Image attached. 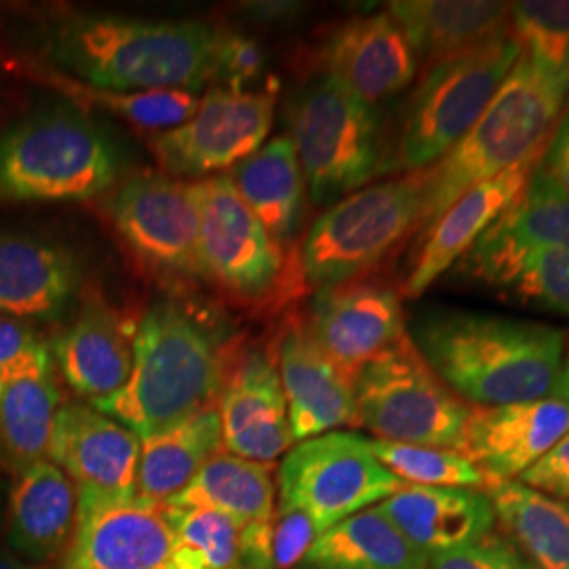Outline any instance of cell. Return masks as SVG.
<instances>
[{
	"label": "cell",
	"mask_w": 569,
	"mask_h": 569,
	"mask_svg": "<svg viewBox=\"0 0 569 569\" xmlns=\"http://www.w3.org/2000/svg\"><path fill=\"white\" fill-rule=\"evenodd\" d=\"M232 333L203 306L159 298L133 331V367L121 392L96 403L140 439L161 435L218 401Z\"/></svg>",
	"instance_id": "1"
},
{
	"label": "cell",
	"mask_w": 569,
	"mask_h": 569,
	"mask_svg": "<svg viewBox=\"0 0 569 569\" xmlns=\"http://www.w3.org/2000/svg\"><path fill=\"white\" fill-rule=\"evenodd\" d=\"M409 338L432 371L475 407L550 397L569 340L549 323L458 308L422 315Z\"/></svg>",
	"instance_id": "2"
},
{
	"label": "cell",
	"mask_w": 569,
	"mask_h": 569,
	"mask_svg": "<svg viewBox=\"0 0 569 569\" xmlns=\"http://www.w3.org/2000/svg\"><path fill=\"white\" fill-rule=\"evenodd\" d=\"M222 30L207 21L82 13L61 21L53 56L77 81L119 93H197L218 74Z\"/></svg>",
	"instance_id": "3"
},
{
	"label": "cell",
	"mask_w": 569,
	"mask_h": 569,
	"mask_svg": "<svg viewBox=\"0 0 569 569\" xmlns=\"http://www.w3.org/2000/svg\"><path fill=\"white\" fill-rule=\"evenodd\" d=\"M569 100V74L521 58L479 121L448 154L427 169L418 232L435 224L470 188L500 176L547 142Z\"/></svg>",
	"instance_id": "4"
},
{
	"label": "cell",
	"mask_w": 569,
	"mask_h": 569,
	"mask_svg": "<svg viewBox=\"0 0 569 569\" xmlns=\"http://www.w3.org/2000/svg\"><path fill=\"white\" fill-rule=\"evenodd\" d=\"M119 173L117 143L74 108L42 110L0 136V201H89Z\"/></svg>",
	"instance_id": "5"
},
{
	"label": "cell",
	"mask_w": 569,
	"mask_h": 569,
	"mask_svg": "<svg viewBox=\"0 0 569 569\" xmlns=\"http://www.w3.org/2000/svg\"><path fill=\"white\" fill-rule=\"evenodd\" d=\"M427 169L371 183L331 204L302 243V274L317 289L355 281L420 228Z\"/></svg>",
	"instance_id": "6"
},
{
	"label": "cell",
	"mask_w": 569,
	"mask_h": 569,
	"mask_svg": "<svg viewBox=\"0 0 569 569\" xmlns=\"http://www.w3.org/2000/svg\"><path fill=\"white\" fill-rule=\"evenodd\" d=\"M521 53V42L509 30L465 53L430 63L407 106L388 171L413 173L439 163L486 112Z\"/></svg>",
	"instance_id": "7"
},
{
	"label": "cell",
	"mask_w": 569,
	"mask_h": 569,
	"mask_svg": "<svg viewBox=\"0 0 569 569\" xmlns=\"http://www.w3.org/2000/svg\"><path fill=\"white\" fill-rule=\"evenodd\" d=\"M289 140L315 204H333L385 171L382 127L376 106L331 77L308 82L289 103Z\"/></svg>",
	"instance_id": "8"
},
{
	"label": "cell",
	"mask_w": 569,
	"mask_h": 569,
	"mask_svg": "<svg viewBox=\"0 0 569 569\" xmlns=\"http://www.w3.org/2000/svg\"><path fill=\"white\" fill-rule=\"evenodd\" d=\"M357 428L376 439L460 451L472 406L432 371L406 333L355 376Z\"/></svg>",
	"instance_id": "9"
},
{
	"label": "cell",
	"mask_w": 569,
	"mask_h": 569,
	"mask_svg": "<svg viewBox=\"0 0 569 569\" xmlns=\"http://www.w3.org/2000/svg\"><path fill=\"white\" fill-rule=\"evenodd\" d=\"M277 481L279 509L305 512L321 533L406 486L373 456L367 437L346 430L296 443L284 453Z\"/></svg>",
	"instance_id": "10"
},
{
	"label": "cell",
	"mask_w": 569,
	"mask_h": 569,
	"mask_svg": "<svg viewBox=\"0 0 569 569\" xmlns=\"http://www.w3.org/2000/svg\"><path fill=\"white\" fill-rule=\"evenodd\" d=\"M279 84L264 91L213 87L197 112L176 129L152 138V152L171 178H216L253 157L274 122Z\"/></svg>",
	"instance_id": "11"
},
{
	"label": "cell",
	"mask_w": 569,
	"mask_h": 569,
	"mask_svg": "<svg viewBox=\"0 0 569 569\" xmlns=\"http://www.w3.org/2000/svg\"><path fill=\"white\" fill-rule=\"evenodd\" d=\"M199 277L243 300H262L283 279V247L251 213L230 176L197 182Z\"/></svg>",
	"instance_id": "12"
},
{
	"label": "cell",
	"mask_w": 569,
	"mask_h": 569,
	"mask_svg": "<svg viewBox=\"0 0 569 569\" xmlns=\"http://www.w3.org/2000/svg\"><path fill=\"white\" fill-rule=\"evenodd\" d=\"M108 216L143 266L169 277H199L197 182L150 171L131 176L114 190Z\"/></svg>",
	"instance_id": "13"
},
{
	"label": "cell",
	"mask_w": 569,
	"mask_h": 569,
	"mask_svg": "<svg viewBox=\"0 0 569 569\" xmlns=\"http://www.w3.org/2000/svg\"><path fill=\"white\" fill-rule=\"evenodd\" d=\"M142 439L114 418L84 403L60 407L47 460L74 483L79 509L131 500Z\"/></svg>",
	"instance_id": "14"
},
{
	"label": "cell",
	"mask_w": 569,
	"mask_h": 569,
	"mask_svg": "<svg viewBox=\"0 0 569 569\" xmlns=\"http://www.w3.org/2000/svg\"><path fill=\"white\" fill-rule=\"evenodd\" d=\"M308 327L317 345L352 382L361 367L407 333L397 289L361 279L317 289Z\"/></svg>",
	"instance_id": "15"
},
{
	"label": "cell",
	"mask_w": 569,
	"mask_h": 569,
	"mask_svg": "<svg viewBox=\"0 0 569 569\" xmlns=\"http://www.w3.org/2000/svg\"><path fill=\"white\" fill-rule=\"evenodd\" d=\"M173 550L164 507L133 496L79 509L61 569H173Z\"/></svg>",
	"instance_id": "16"
},
{
	"label": "cell",
	"mask_w": 569,
	"mask_h": 569,
	"mask_svg": "<svg viewBox=\"0 0 569 569\" xmlns=\"http://www.w3.org/2000/svg\"><path fill=\"white\" fill-rule=\"evenodd\" d=\"M569 430V406L545 397L507 406L475 407L460 453L486 481H517Z\"/></svg>",
	"instance_id": "17"
},
{
	"label": "cell",
	"mask_w": 569,
	"mask_h": 569,
	"mask_svg": "<svg viewBox=\"0 0 569 569\" xmlns=\"http://www.w3.org/2000/svg\"><path fill=\"white\" fill-rule=\"evenodd\" d=\"M216 403L230 453L272 465L296 446L279 367L262 350H249L230 363Z\"/></svg>",
	"instance_id": "18"
},
{
	"label": "cell",
	"mask_w": 569,
	"mask_h": 569,
	"mask_svg": "<svg viewBox=\"0 0 569 569\" xmlns=\"http://www.w3.org/2000/svg\"><path fill=\"white\" fill-rule=\"evenodd\" d=\"M549 142V140H547ZM547 142L500 176L470 188L448 211L422 232V247L407 274L406 298H420L449 268L458 264L496 224L526 188Z\"/></svg>",
	"instance_id": "19"
},
{
	"label": "cell",
	"mask_w": 569,
	"mask_h": 569,
	"mask_svg": "<svg viewBox=\"0 0 569 569\" xmlns=\"http://www.w3.org/2000/svg\"><path fill=\"white\" fill-rule=\"evenodd\" d=\"M277 367L296 443L340 428H357L352 380L317 345L306 319L284 327Z\"/></svg>",
	"instance_id": "20"
},
{
	"label": "cell",
	"mask_w": 569,
	"mask_h": 569,
	"mask_svg": "<svg viewBox=\"0 0 569 569\" xmlns=\"http://www.w3.org/2000/svg\"><path fill=\"white\" fill-rule=\"evenodd\" d=\"M321 63L323 74L371 106L403 91L418 72L406 32L388 11L338 26L321 49Z\"/></svg>",
	"instance_id": "21"
},
{
	"label": "cell",
	"mask_w": 569,
	"mask_h": 569,
	"mask_svg": "<svg viewBox=\"0 0 569 569\" xmlns=\"http://www.w3.org/2000/svg\"><path fill=\"white\" fill-rule=\"evenodd\" d=\"M167 507H203L230 517L243 529L253 569H272L270 533L277 512L272 465L220 451Z\"/></svg>",
	"instance_id": "22"
},
{
	"label": "cell",
	"mask_w": 569,
	"mask_h": 569,
	"mask_svg": "<svg viewBox=\"0 0 569 569\" xmlns=\"http://www.w3.org/2000/svg\"><path fill=\"white\" fill-rule=\"evenodd\" d=\"M61 376L93 406L121 392L133 367V331L121 315L89 293L72 326L53 346Z\"/></svg>",
	"instance_id": "23"
},
{
	"label": "cell",
	"mask_w": 569,
	"mask_h": 569,
	"mask_svg": "<svg viewBox=\"0 0 569 569\" xmlns=\"http://www.w3.org/2000/svg\"><path fill=\"white\" fill-rule=\"evenodd\" d=\"M373 509L428 557L468 547L496 526L486 489L403 486Z\"/></svg>",
	"instance_id": "24"
},
{
	"label": "cell",
	"mask_w": 569,
	"mask_h": 569,
	"mask_svg": "<svg viewBox=\"0 0 569 569\" xmlns=\"http://www.w3.org/2000/svg\"><path fill=\"white\" fill-rule=\"evenodd\" d=\"M60 407L49 346L0 371V465L21 472L44 460Z\"/></svg>",
	"instance_id": "25"
},
{
	"label": "cell",
	"mask_w": 569,
	"mask_h": 569,
	"mask_svg": "<svg viewBox=\"0 0 569 569\" xmlns=\"http://www.w3.org/2000/svg\"><path fill=\"white\" fill-rule=\"evenodd\" d=\"M79 519V493L51 460L18 472L9 493L7 540L30 561H51L66 552Z\"/></svg>",
	"instance_id": "26"
},
{
	"label": "cell",
	"mask_w": 569,
	"mask_h": 569,
	"mask_svg": "<svg viewBox=\"0 0 569 569\" xmlns=\"http://www.w3.org/2000/svg\"><path fill=\"white\" fill-rule=\"evenodd\" d=\"M79 281V262L63 247L0 234V315L53 319L72 302Z\"/></svg>",
	"instance_id": "27"
},
{
	"label": "cell",
	"mask_w": 569,
	"mask_h": 569,
	"mask_svg": "<svg viewBox=\"0 0 569 569\" xmlns=\"http://www.w3.org/2000/svg\"><path fill=\"white\" fill-rule=\"evenodd\" d=\"M388 13L401 26L418 61L448 60L509 32L510 2L395 0Z\"/></svg>",
	"instance_id": "28"
},
{
	"label": "cell",
	"mask_w": 569,
	"mask_h": 569,
	"mask_svg": "<svg viewBox=\"0 0 569 569\" xmlns=\"http://www.w3.org/2000/svg\"><path fill=\"white\" fill-rule=\"evenodd\" d=\"M472 281L569 317V253L483 237L462 258Z\"/></svg>",
	"instance_id": "29"
},
{
	"label": "cell",
	"mask_w": 569,
	"mask_h": 569,
	"mask_svg": "<svg viewBox=\"0 0 569 569\" xmlns=\"http://www.w3.org/2000/svg\"><path fill=\"white\" fill-rule=\"evenodd\" d=\"M224 448L218 403L199 409L161 435L142 439L136 496L167 507Z\"/></svg>",
	"instance_id": "30"
},
{
	"label": "cell",
	"mask_w": 569,
	"mask_h": 569,
	"mask_svg": "<svg viewBox=\"0 0 569 569\" xmlns=\"http://www.w3.org/2000/svg\"><path fill=\"white\" fill-rule=\"evenodd\" d=\"M232 182L266 232L284 247L305 218L306 182L289 136L266 142L253 157L234 167Z\"/></svg>",
	"instance_id": "31"
},
{
	"label": "cell",
	"mask_w": 569,
	"mask_h": 569,
	"mask_svg": "<svg viewBox=\"0 0 569 569\" xmlns=\"http://www.w3.org/2000/svg\"><path fill=\"white\" fill-rule=\"evenodd\" d=\"M296 569H428V555L367 509L323 531Z\"/></svg>",
	"instance_id": "32"
},
{
	"label": "cell",
	"mask_w": 569,
	"mask_h": 569,
	"mask_svg": "<svg viewBox=\"0 0 569 569\" xmlns=\"http://www.w3.org/2000/svg\"><path fill=\"white\" fill-rule=\"evenodd\" d=\"M486 493L509 540L533 569H569V505L521 481H491Z\"/></svg>",
	"instance_id": "33"
},
{
	"label": "cell",
	"mask_w": 569,
	"mask_h": 569,
	"mask_svg": "<svg viewBox=\"0 0 569 569\" xmlns=\"http://www.w3.org/2000/svg\"><path fill=\"white\" fill-rule=\"evenodd\" d=\"M483 237L569 253V197L538 161L517 201Z\"/></svg>",
	"instance_id": "34"
},
{
	"label": "cell",
	"mask_w": 569,
	"mask_h": 569,
	"mask_svg": "<svg viewBox=\"0 0 569 569\" xmlns=\"http://www.w3.org/2000/svg\"><path fill=\"white\" fill-rule=\"evenodd\" d=\"M173 529V569H253L243 529L230 517L203 507H164Z\"/></svg>",
	"instance_id": "35"
},
{
	"label": "cell",
	"mask_w": 569,
	"mask_h": 569,
	"mask_svg": "<svg viewBox=\"0 0 569 569\" xmlns=\"http://www.w3.org/2000/svg\"><path fill=\"white\" fill-rule=\"evenodd\" d=\"M58 87L66 96L74 98L82 106L103 110L121 121L150 131H169L188 121L201 98L188 91H143V93H119L96 89L77 79H60Z\"/></svg>",
	"instance_id": "36"
},
{
	"label": "cell",
	"mask_w": 569,
	"mask_h": 569,
	"mask_svg": "<svg viewBox=\"0 0 569 569\" xmlns=\"http://www.w3.org/2000/svg\"><path fill=\"white\" fill-rule=\"evenodd\" d=\"M369 448L406 486L472 489L488 486L483 472L453 449L407 446L382 439H369Z\"/></svg>",
	"instance_id": "37"
},
{
	"label": "cell",
	"mask_w": 569,
	"mask_h": 569,
	"mask_svg": "<svg viewBox=\"0 0 569 569\" xmlns=\"http://www.w3.org/2000/svg\"><path fill=\"white\" fill-rule=\"evenodd\" d=\"M509 26L529 58L569 74V0L510 2Z\"/></svg>",
	"instance_id": "38"
},
{
	"label": "cell",
	"mask_w": 569,
	"mask_h": 569,
	"mask_svg": "<svg viewBox=\"0 0 569 569\" xmlns=\"http://www.w3.org/2000/svg\"><path fill=\"white\" fill-rule=\"evenodd\" d=\"M428 569H533L509 538L496 536L462 547V549L437 552L428 557Z\"/></svg>",
	"instance_id": "39"
},
{
	"label": "cell",
	"mask_w": 569,
	"mask_h": 569,
	"mask_svg": "<svg viewBox=\"0 0 569 569\" xmlns=\"http://www.w3.org/2000/svg\"><path fill=\"white\" fill-rule=\"evenodd\" d=\"M321 536V529L315 526L305 512L293 509H279L274 512L272 533H270V563L272 569H296L305 559L308 549Z\"/></svg>",
	"instance_id": "40"
},
{
	"label": "cell",
	"mask_w": 569,
	"mask_h": 569,
	"mask_svg": "<svg viewBox=\"0 0 569 569\" xmlns=\"http://www.w3.org/2000/svg\"><path fill=\"white\" fill-rule=\"evenodd\" d=\"M264 53L253 39H247L234 32H224L220 37L218 49V87L232 91H247L249 82L258 81L264 70Z\"/></svg>",
	"instance_id": "41"
},
{
	"label": "cell",
	"mask_w": 569,
	"mask_h": 569,
	"mask_svg": "<svg viewBox=\"0 0 569 569\" xmlns=\"http://www.w3.org/2000/svg\"><path fill=\"white\" fill-rule=\"evenodd\" d=\"M517 481L561 502L569 500V430Z\"/></svg>",
	"instance_id": "42"
},
{
	"label": "cell",
	"mask_w": 569,
	"mask_h": 569,
	"mask_svg": "<svg viewBox=\"0 0 569 569\" xmlns=\"http://www.w3.org/2000/svg\"><path fill=\"white\" fill-rule=\"evenodd\" d=\"M42 348H47V345L32 327L26 326L20 319L0 315V371L18 366Z\"/></svg>",
	"instance_id": "43"
},
{
	"label": "cell",
	"mask_w": 569,
	"mask_h": 569,
	"mask_svg": "<svg viewBox=\"0 0 569 569\" xmlns=\"http://www.w3.org/2000/svg\"><path fill=\"white\" fill-rule=\"evenodd\" d=\"M540 164L569 197V103L550 131Z\"/></svg>",
	"instance_id": "44"
},
{
	"label": "cell",
	"mask_w": 569,
	"mask_h": 569,
	"mask_svg": "<svg viewBox=\"0 0 569 569\" xmlns=\"http://www.w3.org/2000/svg\"><path fill=\"white\" fill-rule=\"evenodd\" d=\"M552 397L557 399H563L569 406V340L568 350H566V359H563V367H561V373H559V380L555 385L552 390Z\"/></svg>",
	"instance_id": "45"
},
{
	"label": "cell",
	"mask_w": 569,
	"mask_h": 569,
	"mask_svg": "<svg viewBox=\"0 0 569 569\" xmlns=\"http://www.w3.org/2000/svg\"><path fill=\"white\" fill-rule=\"evenodd\" d=\"M0 569H34L30 568V566H26L23 561H21L20 557H16V555H11V552H4V550H0Z\"/></svg>",
	"instance_id": "46"
}]
</instances>
